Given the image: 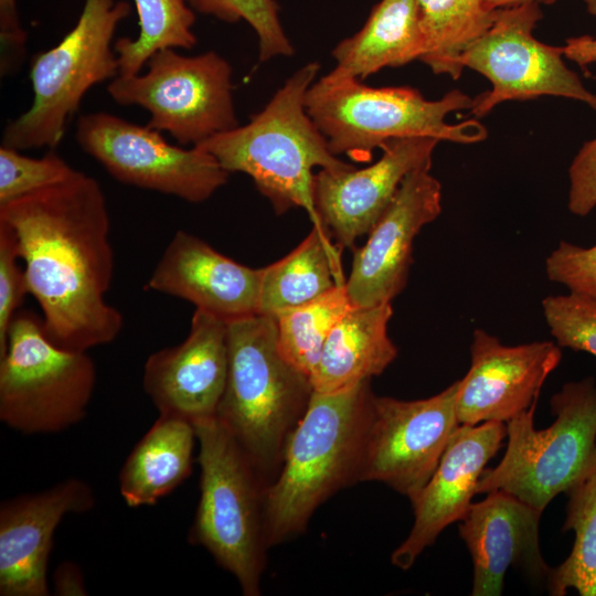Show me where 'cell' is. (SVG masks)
<instances>
[{
	"mask_svg": "<svg viewBox=\"0 0 596 596\" xmlns=\"http://www.w3.org/2000/svg\"><path fill=\"white\" fill-rule=\"evenodd\" d=\"M14 233L28 292L47 338L83 351L113 342L120 311L106 301L114 276L110 216L96 179L76 170L67 180L0 205Z\"/></svg>",
	"mask_w": 596,
	"mask_h": 596,
	"instance_id": "1",
	"label": "cell"
},
{
	"mask_svg": "<svg viewBox=\"0 0 596 596\" xmlns=\"http://www.w3.org/2000/svg\"><path fill=\"white\" fill-rule=\"evenodd\" d=\"M372 395L370 381L333 393L312 391L264 491L268 549L302 533L320 504L359 482Z\"/></svg>",
	"mask_w": 596,
	"mask_h": 596,
	"instance_id": "2",
	"label": "cell"
},
{
	"mask_svg": "<svg viewBox=\"0 0 596 596\" xmlns=\"http://www.w3.org/2000/svg\"><path fill=\"white\" fill-rule=\"evenodd\" d=\"M320 65L298 68L251 120L194 146L227 171L247 174L277 214L305 209L324 227L313 202V169L343 170L353 164L334 156L306 110V94Z\"/></svg>",
	"mask_w": 596,
	"mask_h": 596,
	"instance_id": "3",
	"label": "cell"
},
{
	"mask_svg": "<svg viewBox=\"0 0 596 596\" xmlns=\"http://www.w3.org/2000/svg\"><path fill=\"white\" fill-rule=\"evenodd\" d=\"M227 379L215 416L267 487L313 390L310 379L281 354L272 316L227 321Z\"/></svg>",
	"mask_w": 596,
	"mask_h": 596,
	"instance_id": "4",
	"label": "cell"
},
{
	"mask_svg": "<svg viewBox=\"0 0 596 596\" xmlns=\"http://www.w3.org/2000/svg\"><path fill=\"white\" fill-rule=\"evenodd\" d=\"M305 105L330 151L356 161H370L375 148L395 138L426 136L475 143L487 136L477 119L446 121L450 113L473 105V99L459 89L428 100L409 86L371 87L358 78L329 81L322 76L309 87Z\"/></svg>",
	"mask_w": 596,
	"mask_h": 596,
	"instance_id": "5",
	"label": "cell"
},
{
	"mask_svg": "<svg viewBox=\"0 0 596 596\" xmlns=\"http://www.w3.org/2000/svg\"><path fill=\"white\" fill-rule=\"evenodd\" d=\"M193 425L201 475L189 541L204 547L231 573L245 596H258L268 549L264 533L266 487L216 416Z\"/></svg>",
	"mask_w": 596,
	"mask_h": 596,
	"instance_id": "6",
	"label": "cell"
},
{
	"mask_svg": "<svg viewBox=\"0 0 596 596\" xmlns=\"http://www.w3.org/2000/svg\"><path fill=\"white\" fill-rule=\"evenodd\" d=\"M535 408L507 422L504 456L482 471L477 493L504 491L543 512L553 498L596 472L595 379L568 382L552 396L555 421L545 429L534 428Z\"/></svg>",
	"mask_w": 596,
	"mask_h": 596,
	"instance_id": "7",
	"label": "cell"
},
{
	"mask_svg": "<svg viewBox=\"0 0 596 596\" xmlns=\"http://www.w3.org/2000/svg\"><path fill=\"white\" fill-rule=\"evenodd\" d=\"M130 12V4L123 0H83L75 26L55 46L33 56L32 104L6 126L1 146L25 150L54 149L60 143L85 94L118 75L111 43L118 24Z\"/></svg>",
	"mask_w": 596,
	"mask_h": 596,
	"instance_id": "8",
	"label": "cell"
},
{
	"mask_svg": "<svg viewBox=\"0 0 596 596\" xmlns=\"http://www.w3.org/2000/svg\"><path fill=\"white\" fill-rule=\"evenodd\" d=\"M96 366L83 351L52 342L42 320L18 312L0 356V419L26 435L55 434L87 414Z\"/></svg>",
	"mask_w": 596,
	"mask_h": 596,
	"instance_id": "9",
	"label": "cell"
},
{
	"mask_svg": "<svg viewBox=\"0 0 596 596\" xmlns=\"http://www.w3.org/2000/svg\"><path fill=\"white\" fill-rule=\"evenodd\" d=\"M145 74L117 75L109 96L119 105L149 111L148 126L171 135L179 145L198 146L237 127L232 67L214 51L188 56L175 49L155 52Z\"/></svg>",
	"mask_w": 596,
	"mask_h": 596,
	"instance_id": "10",
	"label": "cell"
},
{
	"mask_svg": "<svg viewBox=\"0 0 596 596\" xmlns=\"http://www.w3.org/2000/svg\"><path fill=\"white\" fill-rule=\"evenodd\" d=\"M75 139L117 181L190 203L209 200L228 180L209 152L171 145L148 125L105 111L81 116Z\"/></svg>",
	"mask_w": 596,
	"mask_h": 596,
	"instance_id": "11",
	"label": "cell"
},
{
	"mask_svg": "<svg viewBox=\"0 0 596 596\" xmlns=\"http://www.w3.org/2000/svg\"><path fill=\"white\" fill-rule=\"evenodd\" d=\"M542 17L536 3L499 9L493 25L464 55V67L491 83L490 91L473 99L472 115L482 117L500 103L544 95L576 99L596 110V95L565 65L563 46L533 36Z\"/></svg>",
	"mask_w": 596,
	"mask_h": 596,
	"instance_id": "12",
	"label": "cell"
},
{
	"mask_svg": "<svg viewBox=\"0 0 596 596\" xmlns=\"http://www.w3.org/2000/svg\"><path fill=\"white\" fill-rule=\"evenodd\" d=\"M459 380L415 401L372 395L359 482L380 481L412 499L427 483L459 423Z\"/></svg>",
	"mask_w": 596,
	"mask_h": 596,
	"instance_id": "13",
	"label": "cell"
},
{
	"mask_svg": "<svg viewBox=\"0 0 596 596\" xmlns=\"http://www.w3.org/2000/svg\"><path fill=\"white\" fill-rule=\"evenodd\" d=\"M427 161L403 179L393 200L354 251L345 280L353 307L391 302L405 287L414 240L441 212V184Z\"/></svg>",
	"mask_w": 596,
	"mask_h": 596,
	"instance_id": "14",
	"label": "cell"
},
{
	"mask_svg": "<svg viewBox=\"0 0 596 596\" xmlns=\"http://www.w3.org/2000/svg\"><path fill=\"white\" fill-rule=\"evenodd\" d=\"M471 364L459 380V425L507 423L538 404L541 389L562 360L552 341L505 345L482 329L472 333Z\"/></svg>",
	"mask_w": 596,
	"mask_h": 596,
	"instance_id": "15",
	"label": "cell"
},
{
	"mask_svg": "<svg viewBox=\"0 0 596 596\" xmlns=\"http://www.w3.org/2000/svg\"><path fill=\"white\" fill-rule=\"evenodd\" d=\"M227 370V321L195 309L187 338L148 356L142 386L159 415L194 424L216 415Z\"/></svg>",
	"mask_w": 596,
	"mask_h": 596,
	"instance_id": "16",
	"label": "cell"
},
{
	"mask_svg": "<svg viewBox=\"0 0 596 596\" xmlns=\"http://www.w3.org/2000/svg\"><path fill=\"white\" fill-rule=\"evenodd\" d=\"M438 139L426 136L395 138L381 148L380 159L355 169H320L313 175V202L323 226L341 247H353L384 213L403 179L432 161Z\"/></svg>",
	"mask_w": 596,
	"mask_h": 596,
	"instance_id": "17",
	"label": "cell"
},
{
	"mask_svg": "<svg viewBox=\"0 0 596 596\" xmlns=\"http://www.w3.org/2000/svg\"><path fill=\"white\" fill-rule=\"evenodd\" d=\"M95 503L92 487L78 478L2 502L0 595H50L47 564L54 533L66 515L88 512Z\"/></svg>",
	"mask_w": 596,
	"mask_h": 596,
	"instance_id": "18",
	"label": "cell"
},
{
	"mask_svg": "<svg viewBox=\"0 0 596 596\" xmlns=\"http://www.w3.org/2000/svg\"><path fill=\"white\" fill-rule=\"evenodd\" d=\"M507 436V424L502 422L458 426L434 473L409 499L414 524L391 555L394 566L408 570L446 526L464 519L487 462Z\"/></svg>",
	"mask_w": 596,
	"mask_h": 596,
	"instance_id": "19",
	"label": "cell"
},
{
	"mask_svg": "<svg viewBox=\"0 0 596 596\" xmlns=\"http://www.w3.org/2000/svg\"><path fill=\"white\" fill-rule=\"evenodd\" d=\"M262 268H251L179 230L158 260L147 285L187 300L225 321L257 313Z\"/></svg>",
	"mask_w": 596,
	"mask_h": 596,
	"instance_id": "20",
	"label": "cell"
},
{
	"mask_svg": "<svg viewBox=\"0 0 596 596\" xmlns=\"http://www.w3.org/2000/svg\"><path fill=\"white\" fill-rule=\"evenodd\" d=\"M542 512L504 491H491L471 503L459 524V535L473 564L472 596H499L507 570L517 565L534 577L551 567L539 544Z\"/></svg>",
	"mask_w": 596,
	"mask_h": 596,
	"instance_id": "21",
	"label": "cell"
},
{
	"mask_svg": "<svg viewBox=\"0 0 596 596\" xmlns=\"http://www.w3.org/2000/svg\"><path fill=\"white\" fill-rule=\"evenodd\" d=\"M391 302L351 308L331 330L310 376L312 390L333 393L371 381L396 359L389 337Z\"/></svg>",
	"mask_w": 596,
	"mask_h": 596,
	"instance_id": "22",
	"label": "cell"
},
{
	"mask_svg": "<svg viewBox=\"0 0 596 596\" xmlns=\"http://www.w3.org/2000/svg\"><path fill=\"white\" fill-rule=\"evenodd\" d=\"M422 54L418 0H381L364 25L334 46V68L323 77L363 81L382 68L419 61Z\"/></svg>",
	"mask_w": 596,
	"mask_h": 596,
	"instance_id": "23",
	"label": "cell"
},
{
	"mask_svg": "<svg viewBox=\"0 0 596 596\" xmlns=\"http://www.w3.org/2000/svg\"><path fill=\"white\" fill-rule=\"evenodd\" d=\"M195 441L190 421L159 415L120 469L125 503L130 508L152 505L179 487L192 472Z\"/></svg>",
	"mask_w": 596,
	"mask_h": 596,
	"instance_id": "24",
	"label": "cell"
},
{
	"mask_svg": "<svg viewBox=\"0 0 596 596\" xmlns=\"http://www.w3.org/2000/svg\"><path fill=\"white\" fill-rule=\"evenodd\" d=\"M326 227L310 233L286 256L262 268L257 313H276L306 304L345 283L340 251Z\"/></svg>",
	"mask_w": 596,
	"mask_h": 596,
	"instance_id": "25",
	"label": "cell"
},
{
	"mask_svg": "<svg viewBox=\"0 0 596 596\" xmlns=\"http://www.w3.org/2000/svg\"><path fill=\"white\" fill-rule=\"evenodd\" d=\"M423 36L421 62L435 75L458 79L462 57L493 25L499 9H489L485 0H418Z\"/></svg>",
	"mask_w": 596,
	"mask_h": 596,
	"instance_id": "26",
	"label": "cell"
},
{
	"mask_svg": "<svg viewBox=\"0 0 596 596\" xmlns=\"http://www.w3.org/2000/svg\"><path fill=\"white\" fill-rule=\"evenodd\" d=\"M351 308L343 283L306 304L273 316L284 358L310 379L331 330Z\"/></svg>",
	"mask_w": 596,
	"mask_h": 596,
	"instance_id": "27",
	"label": "cell"
},
{
	"mask_svg": "<svg viewBox=\"0 0 596 596\" xmlns=\"http://www.w3.org/2000/svg\"><path fill=\"white\" fill-rule=\"evenodd\" d=\"M139 33L135 39L119 38L114 43L118 75L139 74L149 57L161 49H192L195 15L185 0H134Z\"/></svg>",
	"mask_w": 596,
	"mask_h": 596,
	"instance_id": "28",
	"label": "cell"
},
{
	"mask_svg": "<svg viewBox=\"0 0 596 596\" xmlns=\"http://www.w3.org/2000/svg\"><path fill=\"white\" fill-rule=\"evenodd\" d=\"M562 530L573 531L574 544L567 558L547 575L549 592L566 595L570 588L581 596H596V472L568 493Z\"/></svg>",
	"mask_w": 596,
	"mask_h": 596,
	"instance_id": "29",
	"label": "cell"
},
{
	"mask_svg": "<svg viewBox=\"0 0 596 596\" xmlns=\"http://www.w3.org/2000/svg\"><path fill=\"white\" fill-rule=\"evenodd\" d=\"M200 13L223 22H247L258 39V57L265 62L278 56H291L295 49L279 19L275 0H185Z\"/></svg>",
	"mask_w": 596,
	"mask_h": 596,
	"instance_id": "30",
	"label": "cell"
},
{
	"mask_svg": "<svg viewBox=\"0 0 596 596\" xmlns=\"http://www.w3.org/2000/svg\"><path fill=\"white\" fill-rule=\"evenodd\" d=\"M10 147H0V205L70 179L72 168L53 150L31 158Z\"/></svg>",
	"mask_w": 596,
	"mask_h": 596,
	"instance_id": "31",
	"label": "cell"
},
{
	"mask_svg": "<svg viewBox=\"0 0 596 596\" xmlns=\"http://www.w3.org/2000/svg\"><path fill=\"white\" fill-rule=\"evenodd\" d=\"M544 319L561 348L596 356V300L568 292L542 300Z\"/></svg>",
	"mask_w": 596,
	"mask_h": 596,
	"instance_id": "32",
	"label": "cell"
},
{
	"mask_svg": "<svg viewBox=\"0 0 596 596\" xmlns=\"http://www.w3.org/2000/svg\"><path fill=\"white\" fill-rule=\"evenodd\" d=\"M549 280L565 286L570 292L596 300V244L582 247L560 242L545 260Z\"/></svg>",
	"mask_w": 596,
	"mask_h": 596,
	"instance_id": "33",
	"label": "cell"
},
{
	"mask_svg": "<svg viewBox=\"0 0 596 596\" xmlns=\"http://www.w3.org/2000/svg\"><path fill=\"white\" fill-rule=\"evenodd\" d=\"M13 231L0 222V356L7 349L10 324L28 292L24 268Z\"/></svg>",
	"mask_w": 596,
	"mask_h": 596,
	"instance_id": "34",
	"label": "cell"
},
{
	"mask_svg": "<svg viewBox=\"0 0 596 596\" xmlns=\"http://www.w3.org/2000/svg\"><path fill=\"white\" fill-rule=\"evenodd\" d=\"M568 210L586 216L596 206V138L585 142L568 169Z\"/></svg>",
	"mask_w": 596,
	"mask_h": 596,
	"instance_id": "35",
	"label": "cell"
},
{
	"mask_svg": "<svg viewBox=\"0 0 596 596\" xmlns=\"http://www.w3.org/2000/svg\"><path fill=\"white\" fill-rule=\"evenodd\" d=\"M26 35L22 30L15 0H0L1 73L8 74L24 55Z\"/></svg>",
	"mask_w": 596,
	"mask_h": 596,
	"instance_id": "36",
	"label": "cell"
},
{
	"mask_svg": "<svg viewBox=\"0 0 596 596\" xmlns=\"http://www.w3.org/2000/svg\"><path fill=\"white\" fill-rule=\"evenodd\" d=\"M53 594L57 596L88 595L84 575L77 564L62 562L53 573Z\"/></svg>",
	"mask_w": 596,
	"mask_h": 596,
	"instance_id": "37",
	"label": "cell"
},
{
	"mask_svg": "<svg viewBox=\"0 0 596 596\" xmlns=\"http://www.w3.org/2000/svg\"><path fill=\"white\" fill-rule=\"evenodd\" d=\"M563 53L570 61L586 67L596 62V39L588 35L567 39Z\"/></svg>",
	"mask_w": 596,
	"mask_h": 596,
	"instance_id": "38",
	"label": "cell"
},
{
	"mask_svg": "<svg viewBox=\"0 0 596 596\" xmlns=\"http://www.w3.org/2000/svg\"><path fill=\"white\" fill-rule=\"evenodd\" d=\"M556 0H485L486 6L491 10L517 7L529 3L553 4Z\"/></svg>",
	"mask_w": 596,
	"mask_h": 596,
	"instance_id": "39",
	"label": "cell"
},
{
	"mask_svg": "<svg viewBox=\"0 0 596 596\" xmlns=\"http://www.w3.org/2000/svg\"><path fill=\"white\" fill-rule=\"evenodd\" d=\"M585 4H586V8H587V11L596 17V0H584Z\"/></svg>",
	"mask_w": 596,
	"mask_h": 596,
	"instance_id": "40",
	"label": "cell"
}]
</instances>
